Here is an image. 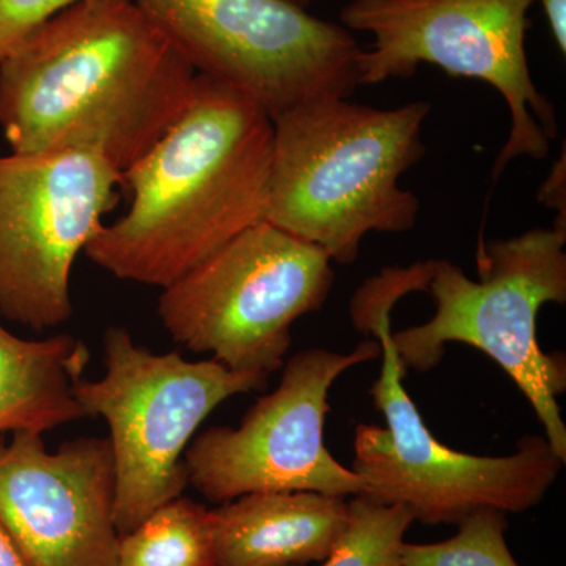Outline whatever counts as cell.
Listing matches in <instances>:
<instances>
[{
	"label": "cell",
	"mask_w": 566,
	"mask_h": 566,
	"mask_svg": "<svg viewBox=\"0 0 566 566\" xmlns=\"http://www.w3.org/2000/svg\"><path fill=\"white\" fill-rule=\"evenodd\" d=\"M196 80L136 0H84L0 63V129L11 153H95L123 174L178 122Z\"/></svg>",
	"instance_id": "obj_1"
},
{
	"label": "cell",
	"mask_w": 566,
	"mask_h": 566,
	"mask_svg": "<svg viewBox=\"0 0 566 566\" xmlns=\"http://www.w3.org/2000/svg\"><path fill=\"white\" fill-rule=\"evenodd\" d=\"M274 122L245 93L197 74L178 122L123 172L128 210L85 256L120 281L166 289L268 219Z\"/></svg>",
	"instance_id": "obj_2"
},
{
	"label": "cell",
	"mask_w": 566,
	"mask_h": 566,
	"mask_svg": "<svg viewBox=\"0 0 566 566\" xmlns=\"http://www.w3.org/2000/svg\"><path fill=\"white\" fill-rule=\"evenodd\" d=\"M431 104L395 109L322 98L275 115L268 222L353 264L368 233L416 226L420 200L400 178L422 159Z\"/></svg>",
	"instance_id": "obj_3"
},
{
	"label": "cell",
	"mask_w": 566,
	"mask_h": 566,
	"mask_svg": "<svg viewBox=\"0 0 566 566\" xmlns=\"http://www.w3.org/2000/svg\"><path fill=\"white\" fill-rule=\"evenodd\" d=\"M416 286L409 268H386L357 290L352 304L356 329L374 334L385 357L370 397L386 427L360 423L354 433L352 469L364 480L365 497L405 505L424 526H458L485 509L505 515L535 509L565 465L545 436L520 439L515 452L504 457L457 452L434 438L406 392L390 312Z\"/></svg>",
	"instance_id": "obj_4"
},
{
	"label": "cell",
	"mask_w": 566,
	"mask_h": 566,
	"mask_svg": "<svg viewBox=\"0 0 566 566\" xmlns=\"http://www.w3.org/2000/svg\"><path fill=\"white\" fill-rule=\"evenodd\" d=\"M565 244L566 233L554 227L480 243L479 281L450 260H431L424 292L433 297L434 315L392 333L405 375L434 368L449 344L490 356L527 398L564 463L566 424L558 397L566 390L565 354L543 352L536 318L543 305L566 303Z\"/></svg>",
	"instance_id": "obj_5"
},
{
	"label": "cell",
	"mask_w": 566,
	"mask_h": 566,
	"mask_svg": "<svg viewBox=\"0 0 566 566\" xmlns=\"http://www.w3.org/2000/svg\"><path fill=\"white\" fill-rule=\"evenodd\" d=\"M106 371L81 379L74 395L85 417L109 427L118 535L139 526L188 486L185 453L203 420L234 395L266 387L270 376L230 370L216 359L191 363L178 352L153 353L128 329L103 337Z\"/></svg>",
	"instance_id": "obj_6"
},
{
	"label": "cell",
	"mask_w": 566,
	"mask_h": 566,
	"mask_svg": "<svg viewBox=\"0 0 566 566\" xmlns=\"http://www.w3.org/2000/svg\"><path fill=\"white\" fill-rule=\"evenodd\" d=\"M536 0H349L340 11L348 31L370 33L359 57L360 85L415 76L420 63L450 76L486 82L510 111V133L493 178L520 156L542 161L557 137L553 104L532 80L527 13Z\"/></svg>",
	"instance_id": "obj_7"
},
{
	"label": "cell",
	"mask_w": 566,
	"mask_h": 566,
	"mask_svg": "<svg viewBox=\"0 0 566 566\" xmlns=\"http://www.w3.org/2000/svg\"><path fill=\"white\" fill-rule=\"evenodd\" d=\"M329 256L264 221L170 283L158 315L177 344L244 374L270 376L292 346V327L333 290Z\"/></svg>",
	"instance_id": "obj_8"
},
{
	"label": "cell",
	"mask_w": 566,
	"mask_h": 566,
	"mask_svg": "<svg viewBox=\"0 0 566 566\" xmlns=\"http://www.w3.org/2000/svg\"><path fill=\"white\" fill-rule=\"evenodd\" d=\"M197 74L255 99L271 117L359 87L352 31L289 0H136Z\"/></svg>",
	"instance_id": "obj_9"
},
{
	"label": "cell",
	"mask_w": 566,
	"mask_h": 566,
	"mask_svg": "<svg viewBox=\"0 0 566 566\" xmlns=\"http://www.w3.org/2000/svg\"><path fill=\"white\" fill-rule=\"evenodd\" d=\"M123 174L88 151L0 156V315L29 329L73 316L71 270L114 210Z\"/></svg>",
	"instance_id": "obj_10"
},
{
	"label": "cell",
	"mask_w": 566,
	"mask_h": 566,
	"mask_svg": "<svg viewBox=\"0 0 566 566\" xmlns=\"http://www.w3.org/2000/svg\"><path fill=\"white\" fill-rule=\"evenodd\" d=\"M379 356L378 340L348 353L294 354L277 389L256 400L238 427H212L193 439L185 453L188 485L214 504L271 491L364 495V480L324 444V424L334 382Z\"/></svg>",
	"instance_id": "obj_11"
},
{
	"label": "cell",
	"mask_w": 566,
	"mask_h": 566,
	"mask_svg": "<svg viewBox=\"0 0 566 566\" xmlns=\"http://www.w3.org/2000/svg\"><path fill=\"white\" fill-rule=\"evenodd\" d=\"M115 468L109 438L50 452L43 434L0 442V526L29 566H115Z\"/></svg>",
	"instance_id": "obj_12"
},
{
	"label": "cell",
	"mask_w": 566,
	"mask_h": 566,
	"mask_svg": "<svg viewBox=\"0 0 566 566\" xmlns=\"http://www.w3.org/2000/svg\"><path fill=\"white\" fill-rule=\"evenodd\" d=\"M348 501L315 491L241 495L210 510L218 566H304L329 556Z\"/></svg>",
	"instance_id": "obj_13"
},
{
	"label": "cell",
	"mask_w": 566,
	"mask_h": 566,
	"mask_svg": "<svg viewBox=\"0 0 566 566\" xmlns=\"http://www.w3.org/2000/svg\"><path fill=\"white\" fill-rule=\"evenodd\" d=\"M88 363L87 345L74 335L28 340L0 324V434H44L84 419L74 389Z\"/></svg>",
	"instance_id": "obj_14"
},
{
	"label": "cell",
	"mask_w": 566,
	"mask_h": 566,
	"mask_svg": "<svg viewBox=\"0 0 566 566\" xmlns=\"http://www.w3.org/2000/svg\"><path fill=\"white\" fill-rule=\"evenodd\" d=\"M115 566H218L210 510L181 495L158 506L120 535Z\"/></svg>",
	"instance_id": "obj_15"
},
{
	"label": "cell",
	"mask_w": 566,
	"mask_h": 566,
	"mask_svg": "<svg viewBox=\"0 0 566 566\" xmlns=\"http://www.w3.org/2000/svg\"><path fill=\"white\" fill-rule=\"evenodd\" d=\"M412 523L405 505L354 495L344 532L323 566H403L401 549Z\"/></svg>",
	"instance_id": "obj_16"
},
{
	"label": "cell",
	"mask_w": 566,
	"mask_h": 566,
	"mask_svg": "<svg viewBox=\"0 0 566 566\" xmlns=\"http://www.w3.org/2000/svg\"><path fill=\"white\" fill-rule=\"evenodd\" d=\"M499 510H479L458 524V534L444 542L401 549L403 566H520L505 542L509 520Z\"/></svg>",
	"instance_id": "obj_17"
},
{
	"label": "cell",
	"mask_w": 566,
	"mask_h": 566,
	"mask_svg": "<svg viewBox=\"0 0 566 566\" xmlns=\"http://www.w3.org/2000/svg\"><path fill=\"white\" fill-rule=\"evenodd\" d=\"M84 0H0V63L51 18Z\"/></svg>",
	"instance_id": "obj_18"
},
{
	"label": "cell",
	"mask_w": 566,
	"mask_h": 566,
	"mask_svg": "<svg viewBox=\"0 0 566 566\" xmlns=\"http://www.w3.org/2000/svg\"><path fill=\"white\" fill-rule=\"evenodd\" d=\"M566 151L551 167L545 182L538 191V202L557 211L554 229L566 233Z\"/></svg>",
	"instance_id": "obj_19"
},
{
	"label": "cell",
	"mask_w": 566,
	"mask_h": 566,
	"mask_svg": "<svg viewBox=\"0 0 566 566\" xmlns=\"http://www.w3.org/2000/svg\"><path fill=\"white\" fill-rule=\"evenodd\" d=\"M549 22L558 51L566 54V0H538Z\"/></svg>",
	"instance_id": "obj_20"
},
{
	"label": "cell",
	"mask_w": 566,
	"mask_h": 566,
	"mask_svg": "<svg viewBox=\"0 0 566 566\" xmlns=\"http://www.w3.org/2000/svg\"><path fill=\"white\" fill-rule=\"evenodd\" d=\"M0 566H29L2 526H0Z\"/></svg>",
	"instance_id": "obj_21"
},
{
	"label": "cell",
	"mask_w": 566,
	"mask_h": 566,
	"mask_svg": "<svg viewBox=\"0 0 566 566\" xmlns=\"http://www.w3.org/2000/svg\"><path fill=\"white\" fill-rule=\"evenodd\" d=\"M289 2L296 3V6L303 7V9H308V6H311L312 0H289Z\"/></svg>",
	"instance_id": "obj_22"
}]
</instances>
